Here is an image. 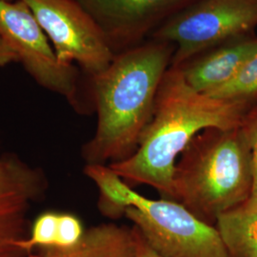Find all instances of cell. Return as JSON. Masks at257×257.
Masks as SVG:
<instances>
[{
    "instance_id": "6da1fadb",
    "label": "cell",
    "mask_w": 257,
    "mask_h": 257,
    "mask_svg": "<svg viewBox=\"0 0 257 257\" xmlns=\"http://www.w3.org/2000/svg\"><path fill=\"white\" fill-rule=\"evenodd\" d=\"M249 99H223L196 92L178 67H170L156 95L152 119L137 151L109 167L128 183L155 188L174 199L176 160L193 138L210 128L234 130L248 119Z\"/></svg>"
},
{
    "instance_id": "7a4b0ae2",
    "label": "cell",
    "mask_w": 257,
    "mask_h": 257,
    "mask_svg": "<svg viewBox=\"0 0 257 257\" xmlns=\"http://www.w3.org/2000/svg\"><path fill=\"white\" fill-rule=\"evenodd\" d=\"M174 53V45L159 41L135 47L92 76L97 127L83 151L88 164L124 160L137 151Z\"/></svg>"
},
{
    "instance_id": "3957f363",
    "label": "cell",
    "mask_w": 257,
    "mask_h": 257,
    "mask_svg": "<svg viewBox=\"0 0 257 257\" xmlns=\"http://www.w3.org/2000/svg\"><path fill=\"white\" fill-rule=\"evenodd\" d=\"M251 185L250 150L243 126L207 128L176 162L173 200L213 226L221 213L248 200Z\"/></svg>"
},
{
    "instance_id": "277c9868",
    "label": "cell",
    "mask_w": 257,
    "mask_h": 257,
    "mask_svg": "<svg viewBox=\"0 0 257 257\" xmlns=\"http://www.w3.org/2000/svg\"><path fill=\"white\" fill-rule=\"evenodd\" d=\"M257 26V0H197L158 26L156 41L175 47L172 67L191 59Z\"/></svg>"
},
{
    "instance_id": "5b68a950",
    "label": "cell",
    "mask_w": 257,
    "mask_h": 257,
    "mask_svg": "<svg viewBox=\"0 0 257 257\" xmlns=\"http://www.w3.org/2000/svg\"><path fill=\"white\" fill-rule=\"evenodd\" d=\"M125 216L162 257H229L217 229L175 200L135 192Z\"/></svg>"
},
{
    "instance_id": "8992f818",
    "label": "cell",
    "mask_w": 257,
    "mask_h": 257,
    "mask_svg": "<svg viewBox=\"0 0 257 257\" xmlns=\"http://www.w3.org/2000/svg\"><path fill=\"white\" fill-rule=\"evenodd\" d=\"M43 29L63 64L76 62L92 76L113 60V50L100 27L76 0H21Z\"/></svg>"
},
{
    "instance_id": "52a82bcc",
    "label": "cell",
    "mask_w": 257,
    "mask_h": 257,
    "mask_svg": "<svg viewBox=\"0 0 257 257\" xmlns=\"http://www.w3.org/2000/svg\"><path fill=\"white\" fill-rule=\"evenodd\" d=\"M0 37L15 51L19 61L37 83L75 102L74 66L57 59L46 34L23 1L0 0Z\"/></svg>"
},
{
    "instance_id": "ba28073f",
    "label": "cell",
    "mask_w": 257,
    "mask_h": 257,
    "mask_svg": "<svg viewBox=\"0 0 257 257\" xmlns=\"http://www.w3.org/2000/svg\"><path fill=\"white\" fill-rule=\"evenodd\" d=\"M107 37L110 46L139 41L148 32L197 0H76Z\"/></svg>"
},
{
    "instance_id": "9c48e42d",
    "label": "cell",
    "mask_w": 257,
    "mask_h": 257,
    "mask_svg": "<svg viewBox=\"0 0 257 257\" xmlns=\"http://www.w3.org/2000/svg\"><path fill=\"white\" fill-rule=\"evenodd\" d=\"M37 170L15 158H0V257H25L18 247L25 238L27 214L43 191Z\"/></svg>"
},
{
    "instance_id": "30bf717a",
    "label": "cell",
    "mask_w": 257,
    "mask_h": 257,
    "mask_svg": "<svg viewBox=\"0 0 257 257\" xmlns=\"http://www.w3.org/2000/svg\"><path fill=\"white\" fill-rule=\"evenodd\" d=\"M257 51V39L230 40L178 67L196 92L209 93L231 80Z\"/></svg>"
},
{
    "instance_id": "8fae6325",
    "label": "cell",
    "mask_w": 257,
    "mask_h": 257,
    "mask_svg": "<svg viewBox=\"0 0 257 257\" xmlns=\"http://www.w3.org/2000/svg\"><path fill=\"white\" fill-rule=\"evenodd\" d=\"M137 230L115 224H102L85 231L78 244L69 248H46L25 257H136Z\"/></svg>"
},
{
    "instance_id": "7c38bea8",
    "label": "cell",
    "mask_w": 257,
    "mask_h": 257,
    "mask_svg": "<svg viewBox=\"0 0 257 257\" xmlns=\"http://www.w3.org/2000/svg\"><path fill=\"white\" fill-rule=\"evenodd\" d=\"M215 224L229 257H257V203L221 213Z\"/></svg>"
},
{
    "instance_id": "4fadbf2b",
    "label": "cell",
    "mask_w": 257,
    "mask_h": 257,
    "mask_svg": "<svg viewBox=\"0 0 257 257\" xmlns=\"http://www.w3.org/2000/svg\"><path fill=\"white\" fill-rule=\"evenodd\" d=\"M84 172L99 190L98 207L103 215L112 219L125 215V211L131 207L135 191L109 166L88 164Z\"/></svg>"
},
{
    "instance_id": "5bb4252c",
    "label": "cell",
    "mask_w": 257,
    "mask_h": 257,
    "mask_svg": "<svg viewBox=\"0 0 257 257\" xmlns=\"http://www.w3.org/2000/svg\"><path fill=\"white\" fill-rule=\"evenodd\" d=\"M223 99H250L257 94V51L234 77L218 89L207 93Z\"/></svg>"
},
{
    "instance_id": "9a60e30c",
    "label": "cell",
    "mask_w": 257,
    "mask_h": 257,
    "mask_svg": "<svg viewBox=\"0 0 257 257\" xmlns=\"http://www.w3.org/2000/svg\"><path fill=\"white\" fill-rule=\"evenodd\" d=\"M59 213L45 212L39 215L35 221L30 238H24L19 241V247L25 254L31 252L37 248H55L57 239Z\"/></svg>"
},
{
    "instance_id": "2e32d148",
    "label": "cell",
    "mask_w": 257,
    "mask_h": 257,
    "mask_svg": "<svg viewBox=\"0 0 257 257\" xmlns=\"http://www.w3.org/2000/svg\"><path fill=\"white\" fill-rule=\"evenodd\" d=\"M86 230L82 223L74 214L59 213L57 239L55 248H72L82 239Z\"/></svg>"
},
{
    "instance_id": "e0dca14e",
    "label": "cell",
    "mask_w": 257,
    "mask_h": 257,
    "mask_svg": "<svg viewBox=\"0 0 257 257\" xmlns=\"http://www.w3.org/2000/svg\"><path fill=\"white\" fill-rule=\"evenodd\" d=\"M248 139L251 158L252 185L249 198L246 202L257 203V112L248 115V119L243 125Z\"/></svg>"
},
{
    "instance_id": "ac0fdd59",
    "label": "cell",
    "mask_w": 257,
    "mask_h": 257,
    "mask_svg": "<svg viewBox=\"0 0 257 257\" xmlns=\"http://www.w3.org/2000/svg\"><path fill=\"white\" fill-rule=\"evenodd\" d=\"M18 61L19 57L15 51L0 37V67Z\"/></svg>"
},
{
    "instance_id": "d6986e66",
    "label": "cell",
    "mask_w": 257,
    "mask_h": 257,
    "mask_svg": "<svg viewBox=\"0 0 257 257\" xmlns=\"http://www.w3.org/2000/svg\"><path fill=\"white\" fill-rule=\"evenodd\" d=\"M136 230H137V239H138V248H137L136 257H162L148 245L146 241L141 236V234L137 229Z\"/></svg>"
}]
</instances>
